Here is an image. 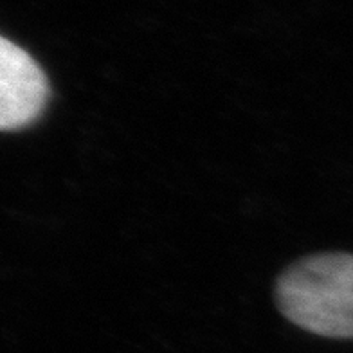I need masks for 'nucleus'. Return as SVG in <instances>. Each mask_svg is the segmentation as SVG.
Wrapping results in <instances>:
<instances>
[{
	"mask_svg": "<svg viewBox=\"0 0 353 353\" xmlns=\"http://www.w3.org/2000/svg\"><path fill=\"white\" fill-rule=\"evenodd\" d=\"M278 307L294 325L332 339H353V256L317 254L279 278Z\"/></svg>",
	"mask_w": 353,
	"mask_h": 353,
	"instance_id": "1",
	"label": "nucleus"
},
{
	"mask_svg": "<svg viewBox=\"0 0 353 353\" xmlns=\"http://www.w3.org/2000/svg\"><path fill=\"white\" fill-rule=\"evenodd\" d=\"M49 83L34 58L8 38L0 43V126L4 132L33 125L46 110Z\"/></svg>",
	"mask_w": 353,
	"mask_h": 353,
	"instance_id": "2",
	"label": "nucleus"
}]
</instances>
